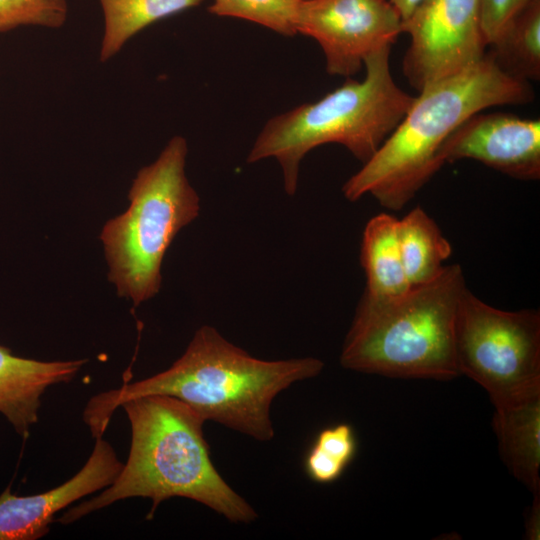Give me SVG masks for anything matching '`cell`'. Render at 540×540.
I'll use <instances>...</instances> for the list:
<instances>
[{"instance_id":"9","label":"cell","mask_w":540,"mask_h":540,"mask_svg":"<svg viewBox=\"0 0 540 540\" xmlns=\"http://www.w3.org/2000/svg\"><path fill=\"white\" fill-rule=\"evenodd\" d=\"M296 31L320 45L328 74L350 78L369 55L396 42L402 18L389 0H301Z\"/></svg>"},{"instance_id":"15","label":"cell","mask_w":540,"mask_h":540,"mask_svg":"<svg viewBox=\"0 0 540 540\" xmlns=\"http://www.w3.org/2000/svg\"><path fill=\"white\" fill-rule=\"evenodd\" d=\"M398 239L410 286L435 279L452 254V246L435 220L419 206L398 219Z\"/></svg>"},{"instance_id":"17","label":"cell","mask_w":540,"mask_h":540,"mask_svg":"<svg viewBox=\"0 0 540 540\" xmlns=\"http://www.w3.org/2000/svg\"><path fill=\"white\" fill-rule=\"evenodd\" d=\"M488 53L507 73L530 81L540 78V0H531L489 45Z\"/></svg>"},{"instance_id":"10","label":"cell","mask_w":540,"mask_h":540,"mask_svg":"<svg viewBox=\"0 0 540 540\" xmlns=\"http://www.w3.org/2000/svg\"><path fill=\"white\" fill-rule=\"evenodd\" d=\"M439 156L443 164L471 159L518 180H539L540 120L477 112L449 135Z\"/></svg>"},{"instance_id":"22","label":"cell","mask_w":540,"mask_h":540,"mask_svg":"<svg viewBox=\"0 0 540 540\" xmlns=\"http://www.w3.org/2000/svg\"><path fill=\"white\" fill-rule=\"evenodd\" d=\"M525 536L529 540L540 539V492L534 494V500L526 519Z\"/></svg>"},{"instance_id":"21","label":"cell","mask_w":540,"mask_h":540,"mask_svg":"<svg viewBox=\"0 0 540 540\" xmlns=\"http://www.w3.org/2000/svg\"><path fill=\"white\" fill-rule=\"evenodd\" d=\"M531 0H480L481 28L487 46Z\"/></svg>"},{"instance_id":"23","label":"cell","mask_w":540,"mask_h":540,"mask_svg":"<svg viewBox=\"0 0 540 540\" xmlns=\"http://www.w3.org/2000/svg\"><path fill=\"white\" fill-rule=\"evenodd\" d=\"M404 21L421 0H389Z\"/></svg>"},{"instance_id":"18","label":"cell","mask_w":540,"mask_h":540,"mask_svg":"<svg viewBox=\"0 0 540 540\" xmlns=\"http://www.w3.org/2000/svg\"><path fill=\"white\" fill-rule=\"evenodd\" d=\"M357 450L354 430L339 423L321 430L306 453L304 469L307 476L320 484L339 479L352 462Z\"/></svg>"},{"instance_id":"6","label":"cell","mask_w":540,"mask_h":540,"mask_svg":"<svg viewBox=\"0 0 540 540\" xmlns=\"http://www.w3.org/2000/svg\"><path fill=\"white\" fill-rule=\"evenodd\" d=\"M187 141L174 136L132 182L128 209L109 220L101 232L108 278L119 296L138 305L155 296L161 264L176 234L199 214L200 199L190 185L185 164Z\"/></svg>"},{"instance_id":"20","label":"cell","mask_w":540,"mask_h":540,"mask_svg":"<svg viewBox=\"0 0 540 540\" xmlns=\"http://www.w3.org/2000/svg\"><path fill=\"white\" fill-rule=\"evenodd\" d=\"M67 15V0H0V32L19 26L60 28Z\"/></svg>"},{"instance_id":"7","label":"cell","mask_w":540,"mask_h":540,"mask_svg":"<svg viewBox=\"0 0 540 540\" xmlns=\"http://www.w3.org/2000/svg\"><path fill=\"white\" fill-rule=\"evenodd\" d=\"M460 375L482 386L494 407L540 394V312L495 308L468 287L455 321Z\"/></svg>"},{"instance_id":"19","label":"cell","mask_w":540,"mask_h":540,"mask_svg":"<svg viewBox=\"0 0 540 540\" xmlns=\"http://www.w3.org/2000/svg\"><path fill=\"white\" fill-rule=\"evenodd\" d=\"M301 0H213L209 13L264 26L283 36L296 31V12Z\"/></svg>"},{"instance_id":"14","label":"cell","mask_w":540,"mask_h":540,"mask_svg":"<svg viewBox=\"0 0 540 540\" xmlns=\"http://www.w3.org/2000/svg\"><path fill=\"white\" fill-rule=\"evenodd\" d=\"M360 262L366 276L364 292L370 296L390 298L409 290L411 286L403 266L395 216L380 213L366 223Z\"/></svg>"},{"instance_id":"11","label":"cell","mask_w":540,"mask_h":540,"mask_svg":"<svg viewBox=\"0 0 540 540\" xmlns=\"http://www.w3.org/2000/svg\"><path fill=\"white\" fill-rule=\"evenodd\" d=\"M122 467L113 447L99 437L84 466L62 485L30 496L14 495L7 488L0 494V540H36L45 536L56 513L110 486Z\"/></svg>"},{"instance_id":"8","label":"cell","mask_w":540,"mask_h":540,"mask_svg":"<svg viewBox=\"0 0 540 540\" xmlns=\"http://www.w3.org/2000/svg\"><path fill=\"white\" fill-rule=\"evenodd\" d=\"M410 36L403 72L418 92L481 60L488 47L480 0H421L402 21Z\"/></svg>"},{"instance_id":"3","label":"cell","mask_w":540,"mask_h":540,"mask_svg":"<svg viewBox=\"0 0 540 540\" xmlns=\"http://www.w3.org/2000/svg\"><path fill=\"white\" fill-rule=\"evenodd\" d=\"M534 99L529 81L505 72L486 53L478 62L425 86L377 152L343 185L349 201L366 194L391 211L403 209L444 165L440 149L468 117Z\"/></svg>"},{"instance_id":"1","label":"cell","mask_w":540,"mask_h":540,"mask_svg":"<svg viewBox=\"0 0 540 540\" xmlns=\"http://www.w3.org/2000/svg\"><path fill=\"white\" fill-rule=\"evenodd\" d=\"M314 357L267 361L226 340L204 325L171 367L143 380L101 392L87 403L83 420L93 437H102L114 411L124 402L147 395L177 398L205 421L212 420L258 441L274 437L273 399L293 383L320 374Z\"/></svg>"},{"instance_id":"5","label":"cell","mask_w":540,"mask_h":540,"mask_svg":"<svg viewBox=\"0 0 540 540\" xmlns=\"http://www.w3.org/2000/svg\"><path fill=\"white\" fill-rule=\"evenodd\" d=\"M391 47H383L365 59L362 81L347 78L317 101L270 118L257 136L247 162L276 159L285 192L290 196L297 190L301 161L318 146L337 143L363 164L367 162L414 100L394 81L389 62Z\"/></svg>"},{"instance_id":"16","label":"cell","mask_w":540,"mask_h":540,"mask_svg":"<svg viewBox=\"0 0 540 540\" xmlns=\"http://www.w3.org/2000/svg\"><path fill=\"white\" fill-rule=\"evenodd\" d=\"M203 0H99L104 32L99 59L110 60L149 25L200 5Z\"/></svg>"},{"instance_id":"12","label":"cell","mask_w":540,"mask_h":540,"mask_svg":"<svg viewBox=\"0 0 540 540\" xmlns=\"http://www.w3.org/2000/svg\"><path fill=\"white\" fill-rule=\"evenodd\" d=\"M86 362L28 359L0 345V413L20 436L27 438L38 422L44 392L50 386L70 382Z\"/></svg>"},{"instance_id":"4","label":"cell","mask_w":540,"mask_h":540,"mask_svg":"<svg viewBox=\"0 0 540 540\" xmlns=\"http://www.w3.org/2000/svg\"><path fill=\"white\" fill-rule=\"evenodd\" d=\"M466 280L459 264L400 296L363 293L344 340L341 365L396 378L450 380L460 376L455 321Z\"/></svg>"},{"instance_id":"13","label":"cell","mask_w":540,"mask_h":540,"mask_svg":"<svg viewBox=\"0 0 540 540\" xmlns=\"http://www.w3.org/2000/svg\"><path fill=\"white\" fill-rule=\"evenodd\" d=\"M493 428L509 471L533 494L540 492V394L495 407Z\"/></svg>"},{"instance_id":"2","label":"cell","mask_w":540,"mask_h":540,"mask_svg":"<svg viewBox=\"0 0 540 540\" xmlns=\"http://www.w3.org/2000/svg\"><path fill=\"white\" fill-rule=\"evenodd\" d=\"M120 407L131 426L126 463L110 486L65 511L58 522L70 524L132 497L152 500L147 519L162 501L172 497L197 501L235 523L257 518L254 508L215 468L203 434L205 420L193 408L166 395L133 398Z\"/></svg>"}]
</instances>
